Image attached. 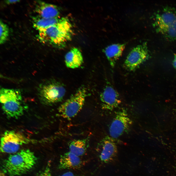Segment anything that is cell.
Masks as SVG:
<instances>
[{
    "instance_id": "24",
    "label": "cell",
    "mask_w": 176,
    "mask_h": 176,
    "mask_svg": "<svg viewBox=\"0 0 176 176\" xmlns=\"http://www.w3.org/2000/svg\"></svg>"
},
{
    "instance_id": "8",
    "label": "cell",
    "mask_w": 176,
    "mask_h": 176,
    "mask_svg": "<svg viewBox=\"0 0 176 176\" xmlns=\"http://www.w3.org/2000/svg\"><path fill=\"white\" fill-rule=\"evenodd\" d=\"M149 56L147 43L145 42L134 48L128 55L123 64L125 68L130 71L135 70Z\"/></svg>"
},
{
    "instance_id": "16",
    "label": "cell",
    "mask_w": 176,
    "mask_h": 176,
    "mask_svg": "<svg viewBox=\"0 0 176 176\" xmlns=\"http://www.w3.org/2000/svg\"><path fill=\"white\" fill-rule=\"evenodd\" d=\"M61 18H45L38 16L34 17L32 21L33 27L38 31L46 29L56 24Z\"/></svg>"
},
{
    "instance_id": "19",
    "label": "cell",
    "mask_w": 176,
    "mask_h": 176,
    "mask_svg": "<svg viewBox=\"0 0 176 176\" xmlns=\"http://www.w3.org/2000/svg\"><path fill=\"white\" fill-rule=\"evenodd\" d=\"M38 176H52L49 163L47 165L44 170Z\"/></svg>"
},
{
    "instance_id": "2",
    "label": "cell",
    "mask_w": 176,
    "mask_h": 176,
    "mask_svg": "<svg viewBox=\"0 0 176 176\" xmlns=\"http://www.w3.org/2000/svg\"><path fill=\"white\" fill-rule=\"evenodd\" d=\"M37 158L29 149H23L10 155L2 165L3 172L10 176H17L26 173L35 165Z\"/></svg>"
},
{
    "instance_id": "6",
    "label": "cell",
    "mask_w": 176,
    "mask_h": 176,
    "mask_svg": "<svg viewBox=\"0 0 176 176\" xmlns=\"http://www.w3.org/2000/svg\"><path fill=\"white\" fill-rule=\"evenodd\" d=\"M86 88L82 87L59 107L58 112L61 117L70 119L76 116L82 109L87 96Z\"/></svg>"
},
{
    "instance_id": "14",
    "label": "cell",
    "mask_w": 176,
    "mask_h": 176,
    "mask_svg": "<svg viewBox=\"0 0 176 176\" xmlns=\"http://www.w3.org/2000/svg\"><path fill=\"white\" fill-rule=\"evenodd\" d=\"M125 44L110 45L104 50V52L112 67L115 66L117 60L121 56L125 46Z\"/></svg>"
},
{
    "instance_id": "23",
    "label": "cell",
    "mask_w": 176,
    "mask_h": 176,
    "mask_svg": "<svg viewBox=\"0 0 176 176\" xmlns=\"http://www.w3.org/2000/svg\"><path fill=\"white\" fill-rule=\"evenodd\" d=\"M0 176H6L5 173L3 172H0Z\"/></svg>"
},
{
    "instance_id": "1",
    "label": "cell",
    "mask_w": 176,
    "mask_h": 176,
    "mask_svg": "<svg viewBox=\"0 0 176 176\" xmlns=\"http://www.w3.org/2000/svg\"><path fill=\"white\" fill-rule=\"evenodd\" d=\"M38 32L37 36L40 41L59 49L66 46L73 34L72 25L66 17L61 18L56 24Z\"/></svg>"
},
{
    "instance_id": "9",
    "label": "cell",
    "mask_w": 176,
    "mask_h": 176,
    "mask_svg": "<svg viewBox=\"0 0 176 176\" xmlns=\"http://www.w3.org/2000/svg\"><path fill=\"white\" fill-rule=\"evenodd\" d=\"M132 123L126 111L122 109L118 111L109 127L110 136L114 139L120 137L129 130Z\"/></svg>"
},
{
    "instance_id": "13",
    "label": "cell",
    "mask_w": 176,
    "mask_h": 176,
    "mask_svg": "<svg viewBox=\"0 0 176 176\" xmlns=\"http://www.w3.org/2000/svg\"><path fill=\"white\" fill-rule=\"evenodd\" d=\"M81 165L79 156L69 151L60 156L58 168L61 170L76 169L80 168Z\"/></svg>"
},
{
    "instance_id": "11",
    "label": "cell",
    "mask_w": 176,
    "mask_h": 176,
    "mask_svg": "<svg viewBox=\"0 0 176 176\" xmlns=\"http://www.w3.org/2000/svg\"><path fill=\"white\" fill-rule=\"evenodd\" d=\"M100 99L103 108L112 110L121 103L119 95L115 89L111 85L106 86L100 95Z\"/></svg>"
},
{
    "instance_id": "17",
    "label": "cell",
    "mask_w": 176,
    "mask_h": 176,
    "mask_svg": "<svg viewBox=\"0 0 176 176\" xmlns=\"http://www.w3.org/2000/svg\"><path fill=\"white\" fill-rule=\"evenodd\" d=\"M88 139L74 140L69 145V151L79 156L85 153L88 147Z\"/></svg>"
},
{
    "instance_id": "20",
    "label": "cell",
    "mask_w": 176,
    "mask_h": 176,
    "mask_svg": "<svg viewBox=\"0 0 176 176\" xmlns=\"http://www.w3.org/2000/svg\"><path fill=\"white\" fill-rule=\"evenodd\" d=\"M20 1L19 0H8L5 1V2L8 4H12L15 3Z\"/></svg>"
},
{
    "instance_id": "4",
    "label": "cell",
    "mask_w": 176,
    "mask_h": 176,
    "mask_svg": "<svg viewBox=\"0 0 176 176\" xmlns=\"http://www.w3.org/2000/svg\"><path fill=\"white\" fill-rule=\"evenodd\" d=\"M0 94L2 109L7 116L17 118L23 114L24 107L22 94L19 90L2 88Z\"/></svg>"
},
{
    "instance_id": "10",
    "label": "cell",
    "mask_w": 176,
    "mask_h": 176,
    "mask_svg": "<svg viewBox=\"0 0 176 176\" xmlns=\"http://www.w3.org/2000/svg\"><path fill=\"white\" fill-rule=\"evenodd\" d=\"M114 139L106 136L101 143L99 156L103 163L108 164L113 162L117 158L118 150Z\"/></svg>"
},
{
    "instance_id": "5",
    "label": "cell",
    "mask_w": 176,
    "mask_h": 176,
    "mask_svg": "<svg viewBox=\"0 0 176 176\" xmlns=\"http://www.w3.org/2000/svg\"><path fill=\"white\" fill-rule=\"evenodd\" d=\"M66 92L62 84L54 81H45L39 85L37 88L38 96L41 101L48 104L61 101Z\"/></svg>"
},
{
    "instance_id": "12",
    "label": "cell",
    "mask_w": 176,
    "mask_h": 176,
    "mask_svg": "<svg viewBox=\"0 0 176 176\" xmlns=\"http://www.w3.org/2000/svg\"><path fill=\"white\" fill-rule=\"evenodd\" d=\"M38 16L45 18L59 17L60 11L56 5L45 2L39 1L36 2L35 8Z\"/></svg>"
},
{
    "instance_id": "3",
    "label": "cell",
    "mask_w": 176,
    "mask_h": 176,
    "mask_svg": "<svg viewBox=\"0 0 176 176\" xmlns=\"http://www.w3.org/2000/svg\"><path fill=\"white\" fill-rule=\"evenodd\" d=\"M153 25L156 31L168 40H176V10L164 7L155 14Z\"/></svg>"
},
{
    "instance_id": "18",
    "label": "cell",
    "mask_w": 176,
    "mask_h": 176,
    "mask_svg": "<svg viewBox=\"0 0 176 176\" xmlns=\"http://www.w3.org/2000/svg\"><path fill=\"white\" fill-rule=\"evenodd\" d=\"M0 44L5 42L9 35V29L8 25L1 20L0 21Z\"/></svg>"
},
{
    "instance_id": "21",
    "label": "cell",
    "mask_w": 176,
    "mask_h": 176,
    "mask_svg": "<svg viewBox=\"0 0 176 176\" xmlns=\"http://www.w3.org/2000/svg\"><path fill=\"white\" fill-rule=\"evenodd\" d=\"M60 176H75L74 174L71 172H66Z\"/></svg>"
},
{
    "instance_id": "15",
    "label": "cell",
    "mask_w": 176,
    "mask_h": 176,
    "mask_svg": "<svg viewBox=\"0 0 176 176\" xmlns=\"http://www.w3.org/2000/svg\"><path fill=\"white\" fill-rule=\"evenodd\" d=\"M65 62L68 68L75 69L80 67L83 62V58L80 50L76 47L72 48L66 54Z\"/></svg>"
},
{
    "instance_id": "7",
    "label": "cell",
    "mask_w": 176,
    "mask_h": 176,
    "mask_svg": "<svg viewBox=\"0 0 176 176\" xmlns=\"http://www.w3.org/2000/svg\"><path fill=\"white\" fill-rule=\"evenodd\" d=\"M29 142V140L21 133L14 131H7L1 138L0 151L14 154L17 152L22 145Z\"/></svg>"
},
{
    "instance_id": "22",
    "label": "cell",
    "mask_w": 176,
    "mask_h": 176,
    "mask_svg": "<svg viewBox=\"0 0 176 176\" xmlns=\"http://www.w3.org/2000/svg\"><path fill=\"white\" fill-rule=\"evenodd\" d=\"M173 65L175 68L176 69V55L174 56V60L173 61Z\"/></svg>"
}]
</instances>
